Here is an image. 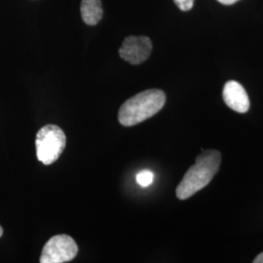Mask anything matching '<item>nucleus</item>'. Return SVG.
Masks as SVG:
<instances>
[{
  "mask_svg": "<svg viewBox=\"0 0 263 263\" xmlns=\"http://www.w3.org/2000/svg\"><path fill=\"white\" fill-rule=\"evenodd\" d=\"M104 15L101 0H82L81 2V16L85 24L96 26Z\"/></svg>",
  "mask_w": 263,
  "mask_h": 263,
  "instance_id": "7",
  "label": "nucleus"
},
{
  "mask_svg": "<svg viewBox=\"0 0 263 263\" xmlns=\"http://www.w3.org/2000/svg\"><path fill=\"white\" fill-rule=\"evenodd\" d=\"M254 263H263V253L260 254H258L254 260Z\"/></svg>",
  "mask_w": 263,
  "mask_h": 263,
  "instance_id": "11",
  "label": "nucleus"
},
{
  "mask_svg": "<svg viewBox=\"0 0 263 263\" xmlns=\"http://www.w3.org/2000/svg\"><path fill=\"white\" fill-rule=\"evenodd\" d=\"M181 11H189L193 7L194 0H174Z\"/></svg>",
  "mask_w": 263,
  "mask_h": 263,
  "instance_id": "9",
  "label": "nucleus"
},
{
  "mask_svg": "<svg viewBox=\"0 0 263 263\" xmlns=\"http://www.w3.org/2000/svg\"><path fill=\"white\" fill-rule=\"evenodd\" d=\"M221 162V154L217 151L202 152L196 158L183 179L180 181L176 194L179 200H185L193 196L196 192L206 187L216 176Z\"/></svg>",
  "mask_w": 263,
  "mask_h": 263,
  "instance_id": "1",
  "label": "nucleus"
},
{
  "mask_svg": "<svg viewBox=\"0 0 263 263\" xmlns=\"http://www.w3.org/2000/svg\"><path fill=\"white\" fill-rule=\"evenodd\" d=\"M3 235V229H2V227L0 226V237Z\"/></svg>",
  "mask_w": 263,
  "mask_h": 263,
  "instance_id": "12",
  "label": "nucleus"
},
{
  "mask_svg": "<svg viewBox=\"0 0 263 263\" xmlns=\"http://www.w3.org/2000/svg\"><path fill=\"white\" fill-rule=\"evenodd\" d=\"M152 42L146 36H128L119 49V55L131 65H140L151 56Z\"/></svg>",
  "mask_w": 263,
  "mask_h": 263,
  "instance_id": "5",
  "label": "nucleus"
},
{
  "mask_svg": "<svg viewBox=\"0 0 263 263\" xmlns=\"http://www.w3.org/2000/svg\"><path fill=\"white\" fill-rule=\"evenodd\" d=\"M136 179H137V182L141 186H142V187H147L153 182L154 175L149 170H143V171H141L137 175Z\"/></svg>",
  "mask_w": 263,
  "mask_h": 263,
  "instance_id": "8",
  "label": "nucleus"
},
{
  "mask_svg": "<svg viewBox=\"0 0 263 263\" xmlns=\"http://www.w3.org/2000/svg\"><path fill=\"white\" fill-rule=\"evenodd\" d=\"M77 253L78 247L70 236L66 234L54 236L43 247L40 262H68L76 257Z\"/></svg>",
  "mask_w": 263,
  "mask_h": 263,
  "instance_id": "4",
  "label": "nucleus"
},
{
  "mask_svg": "<svg viewBox=\"0 0 263 263\" xmlns=\"http://www.w3.org/2000/svg\"><path fill=\"white\" fill-rule=\"evenodd\" d=\"M217 1L222 3V4H224V5H231V4H234L239 0H217Z\"/></svg>",
  "mask_w": 263,
  "mask_h": 263,
  "instance_id": "10",
  "label": "nucleus"
},
{
  "mask_svg": "<svg viewBox=\"0 0 263 263\" xmlns=\"http://www.w3.org/2000/svg\"><path fill=\"white\" fill-rule=\"evenodd\" d=\"M223 101L236 112H247L250 108V100L244 87L236 81H228L222 92Z\"/></svg>",
  "mask_w": 263,
  "mask_h": 263,
  "instance_id": "6",
  "label": "nucleus"
},
{
  "mask_svg": "<svg viewBox=\"0 0 263 263\" xmlns=\"http://www.w3.org/2000/svg\"><path fill=\"white\" fill-rule=\"evenodd\" d=\"M66 145V135L56 125H46L37 132L35 139L36 156L44 165L55 163L65 151Z\"/></svg>",
  "mask_w": 263,
  "mask_h": 263,
  "instance_id": "3",
  "label": "nucleus"
},
{
  "mask_svg": "<svg viewBox=\"0 0 263 263\" xmlns=\"http://www.w3.org/2000/svg\"><path fill=\"white\" fill-rule=\"evenodd\" d=\"M166 103V95L159 89H151L132 97L121 105L118 121L125 127H132L145 121L159 112Z\"/></svg>",
  "mask_w": 263,
  "mask_h": 263,
  "instance_id": "2",
  "label": "nucleus"
}]
</instances>
